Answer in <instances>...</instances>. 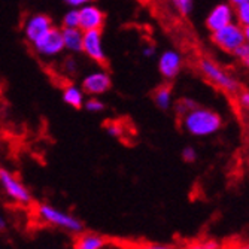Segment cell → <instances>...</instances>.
<instances>
[{
    "mask_svg": "<svg viewBox=\"0 0 249 249\" xmlns=\"http://www.w3.org/2000/svg\"><path fill=\"white\" fill-rule=\"evenodd\" d=\"M234 15L242 27H249V2H245L234 8Z\"/></svg>",
    "mask_w": 249,
    "mask_h": 249,
    "instance_id": "obj_18",
    "label": "cell"
},
{
    "mask_svg": "<svg viewBox=\"0 0 249 249\" xmlns=\"http://www.w3.org/2000/svg\"><path fill=\"white\" fill-rule=\"evenodd\" d=\"M243 35H245V42L249 43V27H243Z\"/></svg>",
    "mask_w": 249,
    "mask_h": 249,
    "instance_id": "obj_31",
    "label": "cell"
},
{
    "mask_svg": "<svg viewBox=\"0 0 249 249\" xmlns=\"http://www.w3.org/2000/svg\"><path fill=\"white\" fill-rule=\"evenodd\" d=\"M109 245L107 239L102 234L93 233V231H81L78 233L75 248L76 249H103Z\"/></svg>",
    "mask_w": 249,
    "mask_h": 249,
    "instance_id": "obj_14",
    "label": "cell"
},
{
    "mask_svg": "<svg viewBox=\"0 0 249 249\" xmlns=\"http://www.w3.org/2000/svg\"><path fill=\"white\" fill-rule=\"evenodd\" d=\"M82 53L97 64H106L107 55L103 47V35L100 29L87 30L82 37Z\"/></svg>",
    "mask_w": 249,
    "mask_h": 249,
    "instance_id": "obj_7",
    "label": "cell"
},
{
    "mask_svg": "<svg viewBox=\"0 0 249 249\" xmlns=\"http://www.w3.org/2000/svg\"><path fill=\"white\" fill-rule=\"evenodd\" d=\"M211 35H212L211 39L216 47L225 53H230V54H233L234 50L245 42L243 27L237 21L230 22V24L221 27L219 30L212 32Z\"/></svg>",
    "mask_w": 249,
    "mask_h": 249,
    "instance_id": "obj_5",
    "label": "cell"
},
{
    "mask_svg": "<svg viewBox=\"0 0 249 249\" xmlns=\"http://www.w3.org/2000/svg\"><path fill=\"white\" fill-rule=\"evenodd\" d=\"M63 102L71 106L73 109H81L84 107V102H85V93L81 87H78L76 84H67L63 88V93H61Z\"/></svg>",
    "mask_w": 249,
    "mask_h": 249,
    "instance_id": "obj_15",
    "label": "cell"
},
{
    "mask_svg": "<svg viewBox=\"0 0 249 249\" xmlns=\"http://www.w3.org/2000/svg\"><path fill=\"white\" fill-rule=\"evenodd\" d=\"M63 45L64 51H69L72 54L82 53V37L84 30L79 27H61Z\"/></svg>",
    "mask_w": 249,
    "mask_h": 249,
    "instance_id": "obj_13",
    "label": "cell"
},
{
    "mask_svg": "<svg viewBox=\"0 0 249 249\" xmlns=\"http://www.w3.org/2000/svg\"><path fill=\"white\" fill-rule=\"evenodd\" d=\"M36 213L40 221L53 225V227H57L63 231L72 233V234H78L84 231V222L78 216L66 211H61L53 205H48V203H40V205H37Z\"/></svg>",
    "mask_w": 249,
    "mask_h": 249,
    "instance_id": "obj_2",
    "label": "cell"
},
{
    "mask_svg": "<svg viewBox=\"0 0 249 249\" xmlns=\"http://www.w3.org/2000/svg\"><path fill=\"white\" fill-rule=\"evenodd\" d=\"M198 69L200 73L205 76L213 87L222 89L225 93H237L240 89V84L225 72L221 66H218L216 63H213L209 58H201L198 61Z\"/></svg>",
    "mask_w": 249,
    "mask_h": 249,
    "instance_id": "obj_3",
    "label": "cell"
},
{
    "mask_svg": "<svg viewBox=\"0 0 249 249\" xmlns=\"http://www.w3.org/2000/svg\"><path fill=\"white\" fill-rule=\"evenodd\" d=\"M53 26H54V22H53V18L50 15L33 14L24 22V36L30 43H33L43 33H47Z\"/></svg>",
    "mask_w": 249,
    "mask_h": 249,
    "instance_id": "obj_12",
    "label": "cell"
},
{
    "mask_svg": "<svg viewBox=\"0 0 249 249\" xmlns=\"http://www.w3.org/2000/svg\"><path fill=\"white\" fill-rule=\"evenodd\" d=\"M0 188L3 190L5 196L21 206H29L32 203V193L21 180L8 169L0 167Z\"/></svg>",
    "mask_w": 249,
    "mask_h": 249,
    "instance_id": "obj_4",
    "label": "cell"
},
{
    "mask_svg": "<svg viewBox=\"0 0 249 249\" xmlns=\"http://www.w3.org/2000/svg\"><path fill=\"white\" fill-rule=\"evenodd\" d=\"M35 51L45 57V58H53L60 55L64 51V45H63V36H61V29L53 26L47 33H43L37 40L33 43Z\"/></svg>",
    "mask_w": 249,
    "mask_h": 249,
    "instance_id": "obj_6",
    "label": "cell"
},
{
    "mask_svg": "<svg viewBox=\"0 0 249 249\" xmlns=\"http://www.w3.org/2000/svg\"><path fill=\"white\" fill-rule=\"evenodd\" d=\"M63 27H79V11L78 8H71L61 19Z\"/></svg>",
    "mask_w": 249,
    "mask_h": 249,
    "instance_id": "obj_19",
    "label": "cell"
},
{
    "mask_svg": "<svg viewBox=\"0 0 249 249\" xmlns=\"http://www.w3.org/2000/svg\"><path fill=\"white\" fill-rule=\"evenodd\" d=\"M172 3L176 8V11L184 17H188L194 8L193 0H172Z\"/></svg>",
    "mask_w": 249,
    "mask_h": 249,
    "instance_id": "obj_20",
    "label": "cell"
},
{
    "mask_svg": "<svg viewBox=\"0 0 249 249\" xmlns=\"http://www.w3.org/2000/svg\"><path fill=\"white\" fill-rule=\"evenodd\" d=\"M197 103L193 100V99H187V97H184V99H180V100H178V103H176V114L179 115V117H182L187 110H190L191 107H194Z\"/></svg>",
    "mask_w": 249,
    "mask_h": 249,
    "instance_id": "obj_22",
    "label": "cell"
},
{
    "mask_svg": "<svg viewBox=\"0 0 249 249\" xmlns=\"http://www.w3.org/2000/svg\"><path fill=\"white\" fill-rule=\"evenodd\" d=\"M222 117L216 110L196 105L180 117V127L194 138H208L222 127Z\"/></svg>",
    "mask_w": 249,
    "mask_h": 249,
    "instance_id": "obj_1",
    "label": "cell"
},
{
    "mask_svg": "<svg viewBox=\"0 0 249 249\" xmlns=\"http://www.w3.org/2000/svg\"><path fill=\"white\" fill-rule=\"evenodd\" d=\"M64 69H66L67 73H75V71H76V61L72 60V58L66 60V63H64Z\"/></svg>",
    "mask_w": 249,
    "mask_h": 249,
    "instance_id": "obj_28",
    "label": "cell"
},
{
    "mask_svg": "<svg viewBox=\"0 0 249 249\" xmlns=\"http://www.w3.org/2000/svg\"><path fill=\"white\" fill-rule=\"evenodd\" d=\"M110 87H112V78L106 71L102 69L89 72L82 78L81 82V88L88 96H102L109 91Z\"/></svg>",
    "mask_w": 249,
    "mask_h": 249,
    "instance_id": "obj_8",
    "label": "cell"
},
{
    "mask_svg": "<svg viewBox=\"0 0 249 249\" xmlns=\"http://www.w3.org/2000/svg\"><path fill=\"white\" fill-rule=\"evenodd\" d=\"M182 64H184V58L178 51L166 50L164 53H161L160 57H158V72H160V75L164 79L172 81L180 73Z\"/></svg>",
    "mask_w": 249,
    "mask_h": 249,
    "instance_id": "obj_10",
    "label": "cell"
},
{
    "mask_svg": "<svg viewBox=\"0 0 249 249\" xmlns=\"http://www.w3.org/2000/svg\"><path fill=\"white\" fill-rule=\"evenodd\" d=\"M180 155H182L185 163H194L197 160V151L193 146H185L182 152H180Z\"/></svg>",
    "mask_w": 249,
    "mask_h": 249,
    "instance_id": "obj_23",
    "label": "cell"
},
{
    "mask_svg": "<svg viewBox=\"0 0 249 249\" xmlns=\"http://www.w3.org/2000/svg\"><path fill=\"white\" fill-rule=\"evenodd\" d=\"M245 2H249V0H229V3L231 5V6H239V5H242V3H245Z\"/></svg>",
    "mask_w": 249,
    "mask_h": 249,
    "instance_id": "obj_29",
    "label": "cell"
},
{
    "mask_svg": "<svg viewBox=\"0 0 249 249\" xmlns=\"http://www.w3.org/2000/svg\"><path fill=\"white\" fill-rule=\"evenodd\" d=\"M78 11H79V29H82L84 32L103 29L106 15L97 5L87 3L78 8Z\"/></svg>",
    "mask_w": 249,
    "mask_h": 249,
    "instance_id": "obj_11",
    "label": "cell"
},
{
    "mask_svg": "<svg viewBox=\"0 0 249 249\" xmlns=\"http://www.w3.org/2000/svg\"><path fill=\"white\" fill-rule=\"evenodd\" d=\"M233 55H234L237 60L243 61V60L249 55V43H248V42H243V43L240 45V47H237V48L234 50Z\"/></svg>",
    "mask_w": 249,
    "mask_h": 249,
    "instance_id": "obj_24",
    "label": "cell"
},
{
    "mask_svg": "<svg viewBox=\"0 0 249 249\" xmlns=\"http://www.w3.org/2000/svg\"><path fill=\"white\" fill-rule=\"evenodd\" d=\"M93 0H64L66 5H69L71 8H81L87 3H91Z\"/></svg>",
    "mask_w": 249,
    "mask_h": 249,
    "instance_id": "obj_25",
    "label": "cell"
},
{
    "mask_svg": "<svg viewBox=\"0 0 249 249\" xmlns=\"http://www.w3.org/2000/svg\"><path fill=\"white\" fill-rule=\"evenodd\" d=\"M242 63H243V66H246L248 69H249V55H248V57H246V58H245V60H243Z\"/></svg>",
    "mask_w": 249,
    "mask_h": 249,
    "instance_id": "obj_32",
    "label": "cell"
},
{
    "mask_svg": "<svg viewBox=\"0 0 249 249\" xmlns=\"http://www.w3.org/2000/svg\"><path fill=\"white\" fill-rule=\"evenodd\" d=\"M84 107H85V110L91 112V114H100V112H103L106 109V105L103 100L99 99V96H91L84 102Z\"/></svg>",
    "mask_w": 249,
    "mask_h": 249,
    "instance_id": "obj_17",
    "label": "cell"
},
{
    "mask_svg": "<svg viewBox=\"0 0 249 249\" xmlns=\"http://www.w3.org/2000/svg\"><path fill=\"white\" fill-rule=\"evenodd\" d=\"M234 19H236L234 6H231L230 3H218L208 14L205 24H206L208 30L212 33L215 30H219L224 26L230 24V22H233Z\"/></svg>",
    "mask_w": 249,
    "mask_h": 249,
    "instance_id": "obj_9",
    "label": "cell"
},
{
    "mask_svg": "<svg viewBox=\"0 0 249 249\" xmlns=\"http://www.w3.org/2000/svg\"><path fill=\"white\" fill-rule=\"evenodd\" d=\"M239 103H240V106H242V107L249 109V91H243V93H240V96H239Z\"/></svg>",
    "mask_w": 249,
    "mask_h": 249,
    "instance_id": "obj_27",
    "label": "cell"
},
{
    "mask_svg": "<svg viewBox=\"0 0 249 249\" xmlns=\"http://www.w3.org/2000/svg\"><path fill=\"white\" fill-rule=\"evenodd\" d=\"M106 131H107V134L110 136V138L118 139V138H121V136L124 134V127L118 121H110L106 125Z\"/></svg>",
    "mask_w": 249,
    "mask_h": 249,
    "instance_id": "obj_21",
    "label": "cell"
},
{
    "mask_svg": "<svg viewBox=\"0 0 249 249\" xmlns=\"http://www.w3.org/2000/svg\"><path fill=\"white\" fill-rule=\"evenodd\" d=\"M6 229V219L3 218V215H0V233Z\"/></svg>",
    "mask_w": 249,
    "mask_h": 249,
    "instance_id": "obj_30",
    "label": "cell"
},
{
    "mask_svg": "<svg viewBox=\"0 0 249 249\" xmlns=\"http://www.w3.org/2000/svg\"><path fill=\"white\" fill-rule=\"evenodd\" d=\"M155 53H157V50H155V47L154 45H145L143 47V50H142V54H143V57H146V58H152L154 55H155Z\"/></svg>",
    "mask_w": 249,
    "mask_h": 249,
    "instance_id": "obj_26",
    "label": "cell"
},
{
    "mask_svg": "<svg viewBox=\"0 0 249 249\" xmlns=\"http://www.w3.org/2000/svg\"><path fill=\"white\" fill-rule=\"evenodd\" d=\"M154 103L157 107H160L161 110H169L173 103V91L172 87L169 84H164L161 87H158L154 91Z\"/></svg>",
    "mask_w": 249,
    "mask_h": 249,
    "instance_id": "obj_16",
    "label": "cell"
}]
</instances>
